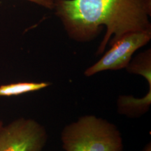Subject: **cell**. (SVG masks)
Instances as JSON below:
<instances>
[{"mask_svg": "<svg viewBox=\"0 0 151 151\" xmlns=\"http://www.w3.org/2000/svg\"><path fill=\"white\" fill-rule=\"evenodd\" d=\"M142 151H151V143H149L144 147Z\"/></svg>", "mask_w": 151, "mask_h": 151, "instance_id": "9", "label": "cell"}, {"mask_svg": "<svg viewBox=\"0 0 151 151\" xmlns=\"http://www.w3.org/2000/svg\"><path fill=\"white\" fill-rule=\"evenodd\" d=\"M42 124L31 118H20L0 131V151H42L48 141Z\"/></svg>", "mask_w": 151, "mask_h": 151, "instance_id": "3", "label": "cell"}, {"mask_svg": "<svg viewBox=\"0 0 151 151\" xmlns=\"http://www.w3.org/2000/svg\"><path fill=\"white\" fill-rule=\"evenodd\" d=\"M53 9L69 38L78 42L94 40L105 26L97 55L126 34L151 30V0H55Z\"/></svg>", "mask_w": 151, "mask_h": 151, "instance_id": "1", "label": "cell"}, {"mask_svg": "<svg viewBox=\"0 0 151 151\" xmlns=\"http://www.w3.org/2000/svg\"><path fill=\"white\" fill-rule=\"evenodd\" d=\"M151 39V30L126 34L111 45V48L95 64L85 71L86 76L107 70H120L127 67L134 53L146 45Z\"/></svg>", "mask_w": 151, "mask_h": 151, "instance_id": "4", "label": "cell"}, {"mask_svg": "<svg viewBox=\"0 0 151 151\" xmlns=\"http://www.w3.org/2000/svg\"><path fill=\"white\" fill-rule=\"evenodd\" d=\"M26 1L35 4L47 9L52 10L54 9L55 0H26Z\"/></svg>", "mask_w": 151, "mask_h": 151, "instance_id": "8", "label": "cell"}, {"mask_svg": "<svg viewBox=\"0 0 151 151\" xmlns=\"http://www.w3.org/2000/svg\"><path fill=\"white\" fill-rule=\"evenodd\" d=\"M65 151H122L120 132L114 124L93 115H86L67 124L62 132Z\"/></svg>", "mask_w": 151, "mask_h": 151, "instance_id": "2", "label": "cell"}, {"mask_svg": "<svg viewBox=\"0 0 151 151\" xmlns=\"http://www.w3.org/2000/svg\"><path fill=\"white\" fill-rule=\"evenodd\" d=\"M127 71L132 74L140 75L148 82L151 87V50H145L131 60L125 68Z\"/></svg>", "mask_w": 151, "mask_h": 151, "instance_id": "7", "label": "cell"}, {"mask_svg": "<svg viewBox=\"0 0 151 151\" xmlns=\"http://www.w3.org/2000/svg\"><path fill=\"white\" fill-rule=\"evenodd\" d=\"M50 83L47 82H18L0 86V97H14L46 88Z\"/></svg>", "mask_w": 151, "mask_h": 151, "instance_id": "6", "label": "cell"}, {"mask_svg": "<svg viewBox=\"0 0 151 151\" xmlns=\"http://www.w3.org/2000/svg\"><path fill=\"white\" fill-rule=\"evenodd\" d=\"M3 126H4V124H3V122L1 121V120H0V131H1V128H2Z\"/></svg>", "mask_w": 151, "mask_h": 151, "instance_id": "10", "label": "cell"}, {"mask_svg": "<svg viewBox=\"0 0 151 151\" xmlns=\"http://www.w3.org/2000/svg\"><path fill=\"white\" fill-rule=\"evenodd\" d=\"M151 105V87L146 95L136 98L131 95H120L117 101L119 114L129 118H139L148 112Z\"/></svg>", "mask_w": 151, "mask_h": 151, "instance_id": "5", "label": "cell"}]
</instances>
